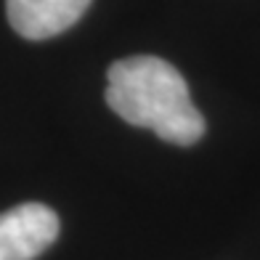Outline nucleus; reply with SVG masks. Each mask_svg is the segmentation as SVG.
<instances>
[{
	"label": "nucleus",
	"mask_w": 260,
	"mask_h": 260,
	"mask_svg": "<svg viewBox=\"0 0 260 260\" xmlns=\"http://www.w3.org/2000/svg\"><path fill=\"white\" fill-rule=\"evenodd\" d=\"M58 236V215L40 202L0 212V260H35Z\"/></svg>",
	"instance_id": "2"
},
{
	"label": "nucleus",
	"mask_w": 260,
	"mask_h": 260,
	"mask_svg": "<svg viewBox=\"0 0 260 260\" xmlns=\"http://www.w3.org/2000/svg\"><path fill=\"white\" fill-rule=\"evenodd\" d=\"M93 0H6L8 21L21 38L48 40L69 29Z\"/></svg>",
	"instance_id": "3"
},
{
	"label": "nucleus",
	"mask_w": 260,
	"mask_h": 260,
	"mask_svg": "<svg viewBox=\"0 0 260 260\" xmlns=\"http://www.w3.org/2000/svg\"><path fill=\"white\" fill-rule=\"evenodd\" d=\"M106 104L127 125L146 127L168 144L191 146L205 136V117L191 104L183 75L157 56H127L106 72Z\"/></svg>",
	"instance_id": "1"
}]
</instances>
